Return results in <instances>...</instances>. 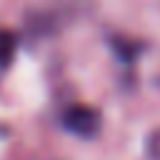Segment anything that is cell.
Segmentation results:
<instances>
[{
  "label": "cell",
  "mask_w": 160,
  "mask_h": 160,
  "mask_svg": "<svg viewBox=\"0 0 160 160\" xmlns=\"http://www.w3.org/2000/svg\"><path fill=\"white\" fill-rule=\"evenodd\" d=\"M12 52H15V38H12V32L2 30L0 32V65H8Z\"/></svg>",
  "instance_id": "7a4b0ae2"
},
{
  "label": "cell",
  "mask_w": 160,
  "mask_h": 160,
  "mask_svg": "<svg viewBox=\"0 0 160 160\" xmlns=\"http://www.w3.org/2000/svg\"><path fill=\"white\" fill-rule=\"evenodd\" d=\"M62 125H65L70 132L80 135V138H92V135L98 132V128H100V118H98V112H95L92 108H88V105H72V108L62 115Z\"/></svg>",
  "instance_id": "6da1fadb"
}]
</instances>
